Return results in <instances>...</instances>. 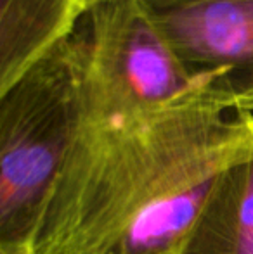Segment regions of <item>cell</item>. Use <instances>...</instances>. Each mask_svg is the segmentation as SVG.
<instances>
[{
	"mask_svg": "<svg viewBox=\"0 0 253 254\" xmlns=\"http://www.w3.org/2000/svg\"><path fill=\"white\" fill-rule=\"evenodd\" d=\"M70 149L37 254H177L215 180L253 157L227 71L186 69L125 26L80 31Z\"/></svg>",
	"mask_w": 253,
	"mask_h": 254,
	"instance_id": "obj_1",
	"label": "cell"
},
{
	"mask_svg": "<svg viewBox=\"0 0 253 254\" xmlns=\"http://www.w3.org/2000/svg\"><path fill=\"white\" fill-rule=\"evenodd\" d=\"M77 30L0 94V254L35 249L77 114Z\"/></svg>",
	"mask_w": 253,
	"mask_h": 254,
	"instance_id": "obj_2",
	"label": "cell"
},
{
	"mask_svg": "<svg viewBox=\"0 0 253 254\" xmlns=\"http://www.w3.org/2000/svg\"><path fill=\"white\" fill-rule=\"evenodd\" d=\"M192 73L227 71L238 95L253 90V0H139Z\"/></svg>",
	"mask_w": 253,
	"mask_h": 254,
	"instance_id": "obj_3",
	"label": "cell"
},
{
	"mask_svg": "<svg viewBox=\"0 0 253 254\" xmlns=\"http://www.w3.org/2000/svg\"><path fill=\"white\" fill-rule=\"evenodd\" d=\"M95 0H0V94L70 38Z\"/></svg>",
	"mask_w": 253,
	"mask_h": 254,
	"instance_id": "obj_4",
	"label": "cell"
},
{
	"mask_svg": "<svg viewBox=\"0 0 253 254\" xmlns=\"http://www.w3.org/2000/svg\"><path fill=\"white\" fill-rule=\"evenodd\" d=\"M177 254H253V157L217 178Z\"/></svg>",
	"mask_w": 253,
	"mask_h": 254,
	"instance_id": "obj_5",
	"label": "cell"
},
{
	"mask_svg": "<svg viewBox=\"0 0 253 254\" xmlns=\"http://www.w3.org/2000/svg\"><path fill=\"white\" fill-rule=\"evenodd\" d=\"M2 254H37L35 249H26V251H16V253H2Z\"/></svg>",
	"mask_w": 253,
	"mask_h": 254,
	"instance_id": "obj_6",
	"label": "cell"
},
{
	"mask_svg": "<svg viewBox=\"0 0 253 254\" xmlns=\"http://www.w3.org/2000/svg\"><path fill=\"white\" fill-rule=\"evenodd\" d=\"M238 97H253V90H250V92H245V94L238 95Z\"/></svg>",
	"mask_w": 253,
	"mask_h": 254,
	"instance_id": "obj_7",
	"label": "cell"
},
{
	"mask_svg": "<svg viewBox=\"0 0 253 254\" xmlns=\"http://www.w3.org/2000/svg\"><path fill=\"white\" fill-rule=\"evenodd\" d=\"M95 2H97V0H95Z\"/></svg>",
	"mask_w": 253,
	"mask_h": 254,
	"instance_id": "obj_8",
	"label": "cell"
}]
</instances>
